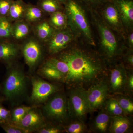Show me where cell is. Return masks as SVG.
Here are the masks:
<instances>
[{"mask_svg":"<svg viewBox=\"0 0 133 133\" xmlns=\"http://www.w3.org/2000/svg\"><path fill=\"white\" fill-rule=\"evenodd\" d=\"M57 58L68 66L64 83L71 89H85L102 80L105 74V63L99 55L76 45L61 52Z\"/></svg>","mask_w":133,"mask_h":133,"instance_id":"obj_1","label":"cell"},{"mask_svg":"<svg viewBox=\"0 0 133 133\" xmlns=\"http://www.w3.org/2000/svg\"><path fill=\"white\" fill-rule=\"evenodd\" d=\"M87 8L91 13L93 22L97 30L102 56L109 61L114 60L125 49L124 40L107 25L97 10Z\"/></svg>","mask_w":133,"mask_h":133,"instance_id":"obj_2","label":"cell"},{"mask_svg":"<svg viewBox=\"0 0 133 133\" xmlns=\"http://www.w3.org/2000/svg\"><path fill=\"white\" fill-rule=\"evenodd\" d=\"M64 11L68 21V27L77 39L80 38L89 45L95 46L93 36L85 11V6L79 0H67Z\"/></svg>","mask_w":133,"mask_h":133,"instance_id":"obj_3","label":"cell"},{"mask_svg":"<svg viewBox=\"0 0 133 133\" xmlns=\"http://www.w3.org/2000/svg\"><path fill=\"white\" fill-rule=\"evenodd\" d=\"M45 103L43 111L48 119L60 124L69 121L70 118L68 110L67 98L64 94L58 92L55 93Z\"/></svg>","mask_w":133,"mask_h":133,"instance_id":"obj_4","label":"cell"},{"mask_svg":"<svg viewBox=\"0 0 133 133\" xmlns=\"http://www.w3.org/2000/svg\"><path fill=\"white\" fill-rule=\"evenodd\" d=\"M27 85L26 76L17 67L11 68L8 72L3 84V92L7 99L13 100L25 92Z\"/></svg>","mask_w":133,"mask_h":133,"instance_id":"obj_5","label":"cell"},{"mask_svg":"<svg viewBox=\"0 0 133 133\" xmlns=\"http://www.w3.org/2000/svg\"><path fill=\"white\" fill-rule=\"evenodd\" d=\"M67 98L68 110L70 118L84 122L88 113L89 107L83 88H71Z\"/></svg>","mask_w":133,"mask_h":133,"instance_id":"obj_6","label":"cell"},{"mask_svg":"<svg viewBox=\"0 0 133 133\" xmlns=\"http://www.w3.org/2000/svg\"><path fill=\"white\" fill-rule=\"evenodd\" d=\"M96 10L107 25L125 42L127 32L118 10L114 3L111 0L108 1Z\"/></svg>","mask_w":133,"mask_h":133,"instance_id":"obj_7","label":"cell"},{"mask_svg":"<svg viewBox=\"0 0 133 133\" xmlns=\"http://www.w3.org/2000/svg\"><path fill=\"white\" fill-rule=\"evenodd\" d=\"M109 91L108 83L105 79L85 90L90 112L100 109L105 104Z\"/></svg>","mask_w":133,"mask_h":133,"instance_id":"obj_8","label":"cell"},{"mask_svg":"<svg viewBox=\"0 0 133 133\" xmlns=\"http://www.w3.org/2000/svg\"><path fill=\"white\" fill-rule=\"evenodd\" d=\"M76 36L69 27L55 30L50 38L46 42L48 51L55 55L66 49L77 40Z\"/></svg>","mask_w":133,"mask_h":133,"instance_id":"obj_9","label":"cell"},{"mask_svg":"<svg viewBox=\"0 0 133 133\" xmlns=\"http://www.w3.org/2000/svg\"><path fill=\"white\" fill-rule=\"evenodd\" d=\"M31 82L32 91L30 99L35 103H45L51 95L59 91L58 86L41 79L33 78Z\"/></svg>","mask_w":133,"mask_h":133,"instance_id":"obj_10","label":"cell"},{"mask_svg":"<svg viewBox=\"0 0 133 133\" xmlns=\"http://www.w3.org/2000/svg\"><path fill=\"white\" fill-rule=\"evenodd\" d=\"M22 52L26 64L30 69H33L42 59V47L39 41L35 38H30L23 44Z\"/></svg>","mask_w":133,"mask_h":133,"instance_id":"obj_11","label":"cell"},{"mask_svg":"<svg viewBox=\"0 0 133 133\" xmlns=\"http://www.w3.org/2000/svg\"><path fill=\"white\" fill-rule=\"evenodd\" d=\"M128 75L124 65H118L111 71L108 84L109 91L115 93L124 92L125 90Z\"/></svg>","mask_w":133,"mask_h":133,"instance_id":"obj_12","label":"cell"},{"mask_svg":"<svg viewBox=\"0 0 133 133\" xmlns=\"http://www.w3.org/2000/svg\"><path fill=\"white\" fill-rule=\"evenodd\" d=\"M46 124L45 118L41 112L33 108L15 125L28 133L37 131Z\"/></svg>","mask_w":133,"mask_h":133,"instance_id":"obj_13","label":"cell"},{"mask_svg":"<svg viewBox=\"0 0 133 133\" xmlns=\"http://www.w3.org/2000/svg\"><path fill=\"white\" fill-rule=\"evenodd\" d=\"M115 5L127 32L133 30V0H111Z\"/></svg>","mask_w":133,"mask_h":133,"instance_id":"obj_14","label":"cell"},{"mask_svg":"<svg viewBox=\"0 0 133 133\" xmlns=\"http://www.w3.org/2000/svg\"><path fill=\"white\" fill-rule=\"evenodd\" d=\"M21 50L19 44L11 42L0 43V60L13 62L18 56Z\"/></svg>","mask_w":133,"mask_h":133,"instance_id":"obj_15","label":"cell"},{"mask_svg":"<svg viewBox=\"0 0 133 133\" xmlns=\"http://www.w3.org/2000/svg\"><path fill=\"white\" fill-rule=\"evenodd\" d=\"M132 128L131 119L124 115L112 116L109 129L112 133H128Z\"/></svg>","mask_w":133,"mask_h":133,"instance_id":"obj_16","label":"cell"},{"mask_svg":"<svg viewBox=\"0 0 133 133\" xmlns=\"http://www.w3.org/2000/svg\"><path fill=\"white\" fill-rule=\"evenodd\" d=\"M55 30L48 21L42 20L36 23L33 28L35 35L39 41L47 42L50 38Z\"/></svg>","mask_w":133,"mask_h":133,"instance_id":"obj_17","label":"cell"},{"mask_svg":"<svg viewBox=\"0 0 133 133\" xmlns=\"http://www.w3.org/2000/svg\"><path fill=\"white\" fill-rule=\"evenodd\" d=\"M27 4L23 0H14L12 2L7 16L11 22L23 20Z\"/></svg>","mask_w":133,"mask_h":133,"instance_id":"obj_18","label":"cell"},{"mask_svg":"<svg viewBox=\"0 0 133 133\" xmlns=\"http://www.w3.org/2000/svg\"><path fill=\"white\" fill-rule=\"evenodd\" d=\"M112 116L106 111L100 112L93 122V129L99 132H107L109 131Z\"/></svg>","mask_w":133,"mask_h":133,"instance_id":"obj_19","label":"cell"},{"mask_svg":"<svg viewBox=\"0 0 133 133\" xmlns=\"http://www.w3.org/2000/svg\"><path fill=\"white\" fill-rule=\"evenodd\" d=\"M30 25L24 19L15 22L12 24V37L17 41L24 39L30 32Z\"/></svg>","mask_w":133,"mask_h":133,"instance_id":"obj_20","label":"cell"},{"mask_svg":"<svg viewBox=\"0 0 133 133\" xmlns=\"http://www.w3.org/2000/svg\"><path fill=\"white\" fill-rule=\"evenodd\" d=\"M44 14L37 5L27 4L24 19L30 24L37 23L42 20Z\"/></svg>","mask_w":133,"mask_h":133,"instance_id":"obj_21","label":"cell"},{"mask_svg":"<svg viewBox=\"0 0 133 133\" xmlns=\"http://www.w3.org/2000/svg\"><path fill=\"white\" fill-rule=\"evenodd\" d=\"M48 21L50 24L56 30L62 29L68 27L67 16L64 10V11L60 10L50 15Z\"/></svg>","mask_w":133,"mask_h":133,"instance_id":"obj_22","label":"cell"},{"mask_svg":"<svg viewBox=\"0 0 133 133\" xmlns=\"http://www.w3.org/2000/svg\"><path fill=\"white\" fill-rule=\"evenodd\" d=\"M37 6L44 14L50 15L64 9L63 5L56 0H39Z\"/></svg>","mask_w":133,"mask_h":133,"instance_id":"obj_23","label":"cell"},{"mask_svg":"<svg viewBox=\"0 0 133 133\" xmlns=\"http://www.w3.org/2000/svg\"><path fill=\"white\" fill-rule=\"evenodd\" d=\"M40 74L45 78L54 80L64 82L65 77L55 68L44 63L40 69Z\"/></svg>","mask_w":133,"mask_h":133,"instance_id":"obj_24","label":"cell"},{"mask_svg":"<svg viewBox=\"0 0 133 133\" xmlns=\"http://www.w3.org/2000/svg\"><path fill=\"white\" fill-rule=\"evenodd\" d=\"M106 111L112 116L124 115L123 110L116 98H111L106 102Z\"/></svg>","mask_w":133,"mask_h":133,"instance_id":"obj_25","label":"cell"},{"mask_svg":"<svg viewBox=\"0 0 133 133\" xmlns=\"http://www.w3.org/2000/svg\"><path fill=\"white\" fill-rule=\"evenodd\" d=\"M33 108L31 107L21 106L15 108L11 112V123L14 125L18 123Z\"/></svg>","mask_w":133,"mask_h":133,"instance_id":"obj_26","label":"cell"},{"mask_svg":"<svg viewBox=\"0 0 133 133\" xmlns=\"http://www.w3.org/2000/svg\"><path fill=\"white\" fill-rule=\"evenodd\" d=\"M45 64L55 68L58 71L64 76L65 79L69 71V68L67 64L63 61L57 58L52 57L48 59Z\"/></svg>","mask_w":133,"mask_h":133,"instance_id":"obj_27","label":"cell"},{"mask_svg":"<svg viewBox=\"0 0 133 133\" xmlns=\"http://www.w3.org/2000/svg\"><path fill=\"white\" fill-rule=\"evenodd\" d=\"M73 120V121L64 127L65 131L69 133L84 132L86 129L84 122L77 119Z\"/></svg>","mask_w":133,"mask_h":133,"instance_id":"obj_28","label":"cell"},{"mask_svg":"<svg viewBox=\"0 0 133 133\" xmlns=\"http://www.w3.org/2000/svg\"><path fill=\"white\" fill-rule=\"evenodd\" d=\"M12 24L6 17H0V37H12Z\"/></svg>","mask_w":133,"mask_h":133,"instance_id":"obj_29","label":"cell"},{"mask_svg":"<svg viewBox=\"0 0 133 133\" xmlns=\"http://www.w3.org/2000/svg\"><path fill=\"white\" fill-rule=\"evenodd\" d=\"M125 114H132L133 112V102L131 98L122 96L116 98Z\"/></svg>","mask_w":133,"mask_h":133,"instance_id":"obj_30","label":"cell"},{"mask_svg":"<svg viewBox=\"0 0 133 133\" xmlns=\"http://www.w3.org/2000/svg\"><path fill=\"white\" fill-rule=\"evenodd\" d=\"M0 126L7 133H27L24 129L11 123H1Z\"/></svg>","mask_w":133,"mask_h":133,"instance_id":"obj_31","label":"cell"},{"mask_svg":"<svg viewBox=\"0 0 133 133\" xmlns=\"http://www.w3.org/2000/svg\"><path fill=\"white\" fill-rule=\"evenodd\" d=\"M87 8L97 9L110 0H79Z\"/></svg>","mask_w":133,"mask_h":133,"instance_id":"obj_32","label":"cell"},{"mask_svg":"<svg viewBox=\"0 0 133 133\" xmlns=\"http://www.w3.org/2000/svg\"><path fill=\"white\" fill-rule=\"evenodd\" d=\"M63 129L60 126L49 125L46 124L37 132L40 133H59L62 132Z\"/></svg>","mask_w":133,"mask_h":133,"instance_id":"obj_33","label":"cell"},{"mask_svg":"<svg viewBox=\"0 0 133 133\" xmlns=\"http://www.w3.org/2000/svg\"><path fill=\"white\" fill-rule=\"evenodd\" d=\"M14 0H0V15L7 16L10 8Z\"/></svg>","mask_w":133,"mask_h":133,"instance_id":"obj_34","label":"cell"},{"mask_svg":"<svg viewBox=\"0 0 133 133\" xmlns=\"http://www.w3.org/2000/svg\"><path fill=\"white\" fill-rule=\"evenodd\" d=\"M11 122V112L6 108L0 106V124Z\"/></svg>","mask_w":133,"mask_h":133,"instance_id":"obj_35","label":"cell"},{"mask_svg":"<svg viewBox=\"0 0 133 133\" xmlns=\"http://www.w3.org/2000/svg\"><path fill=\"white\" fill-rule=\"evenodd\" d=\"M125 42L128 45L129 49H133V30L127 32Z\"/></svg>","mask_w":133,"mask_h":133,"instance_id":"obj_36","label":"cell"},{"mask_svg":"<svg viewBox=\"0 0 133 133\" xmlns=\"http://www.w3.org/2000/svg\"><path fill=\"white\" fill-rule=\"evenodd\" d=\"M133 49H129L128 52L125 57V60L126 63H127L128 64L131 66H133Z\"/></svg>","mask_w":133,"mask_h":133,"instance_id":"obj_37","label":"cell"},{"mask_svg":"<svg viewBox=\"0 0 133 133\" xmlns=\"http://www.w3.org/2000/svg\"><path fill=\"white\" fill-rule=\"evenodd\" d=\"M126 87H128L129 90L133 91V75L131 74L129 76H128Z\"/></svg>","mask_w":133,"mask_h":133,"instance_id":"obj_38","label":"cell"},{"mask_svg":"<svg viewBox=\"0 0 133 133\" xmlns=\"http://www.w3.org/2000/svg\"><path fill=\"white\" fill-rule=\"evenodd\" d=\"M58 2H59L60 4H62V5H64L65 3L66 2L67 0H56Z\"/></svg>","mask_w":133,"mask_h":133,"instance_id":"obj_39","label":"cell"},{"mask_svg":"<svg viewBox=\"0 0 133 133\" xmlns=\"http://www.w3.org/2000/svg\"><path fill=\"white\" fill-rule=\"evenodd\" d=\"M3 100V98L2 97H0V103H1V102H2V101Z\"/></svg>","mask_w":133,"mask_h":133,"instance_id":"obj_40","label":"cell"}]
</instances>
